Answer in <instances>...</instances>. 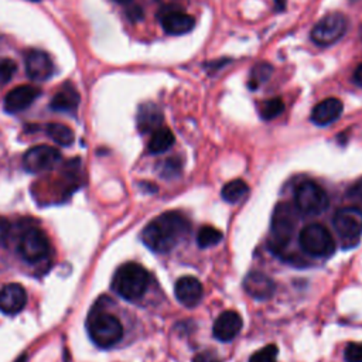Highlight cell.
I'll return each instance as SVG.
<instances>
[{"label":"cell","instance_id":"obj_1","mask_svg":"<svg viewBox=\"0 0 362 362\" xmlns=\"http://www.w3.org/2000/svg\"><path fill=\"white\" fill-rule=\"evenodd\" d=\"M189 221L182 212L168 211L144 226L141 240L150 250L156 253H167L189 233Z\"/></svg>","mask_w":362,"mask_h":362},{"label":"cell","instance_id":"obj_2","mask_svg":"<svg viewBox=\"0 0 362 362\" xmlns=\"http://www.w3.org/2000/svg\"><path fill=\"white\" fill-rule=\"evenodd\" d=\"M148 272L134 262H127L117 267L113 274L112 288L122 298L127 301H136L141 298L148 287Z\"/></svg>","mask_w":362,"mask_h":362},{"label":"cell","instance_id":"obj_3","mask_svg":"<svg viewBox=\"0 0 362 362\" xmlns=\"http://www.w3.org/2000/svg\"><path fill=\"white\" fill-rule=\"evenodd\" d=\"M86 327L92 342L100 348H110L123 337V325L119 318L103 310L92 311L88 317Z\"/></svg>","mask_w":362,"mask_h":362},{"label":"cell","instance_id":"obj_4","mask_svg":"<svg viewBox=\"0 0 362 362\" xmlns=\"http://www.w3.org/2000/svg\"><path fill=\"white\" fill-rule=\"evenodd\" d=\"M297 209L290 202H279L272 215L270 225V247L280 252L290 242L297 222Z\"/></svg>","mask_w":362,"mask_h":362},{"label":"cell","instance_id":"obj_5","mask_svg":"<svg viewBox=\"0 0 362 362\" xmlns=\"http://www.w3.org/2000/svg\"><path fill=\"white\" fill-rule=\"evenodd\" d=\"M327 192L314 181H303L294 191V206L305 216H317L328 208Z\"/></svg>","mask_w":362,"mask_h":362},{"label":"cell","instance_id":"obj_6","mask_svg":"<svg viewBox=\"0 0 362 362\" xmlns=\"http://www.w3.org/2000/svg\"><path fill=\"white\" fill-rule=\"evenodd\" d=\"M298 243L304 253L314 257H328L335 250L332 235L320 223L304 226L298 235Z\"/></svg>","mask_w":362,"mask_h":362},{"label":"cell","instance_id":"obj_7","mask_svg":"<svg viewBox=\"0 0 362 362\" xmlns=\"http://www.w3.org/2000/svg\"><path fill=\"white\" fill-rule=\"evenodd\" d=\"M348 28V20L342 13L334 11L324 16L313 27L310 37L311 40L321 47H328L344 37Z\"/></svg>","mask_w":362,"mask_h":362},{"label":"cell","instance_id":"obj_8","mask_svg":"<svg viewBox=\"0 0 362 362\" xmlns=\"http://www.w3.org/2000/svg\"><path fill=\"white\" fill-rule=\"evenodd\" d=\"M332 225L341 238L344 247L348 243L355 245L362 235V209L358 206L338 209L332 218Z\"/></svg>","mask_w":362,"mask_h":362},{"label":"cell","instance_id":"obj_9","mask_svg":"<svg viewBox=\"0 0 362 362\" xmlns=\"http://www.w3.org/2000/svg\"><path fill=\"white\" fill-rule=\"evenodd\" d=\"M49 240L47 235L38 228H30L21 236L18 250L23 259L28 263L44 260L49 255Z\"/></svg>","mask_w":362,"mask_h":362},{"label":"cell","instance_id":"obj_10","mask_svg":"<svg viewBox=\"0 0 362 362\" xmlns=\"http://www.w3.org/2000/svg\"><path fill=\"white\" fill-rule=\"evenodd\" d=\"M61 160V153L51 146L40 144L28 148L23 157V167L25 171L38 174L52 170Z\"/></svg>","mask_w":362,"mask_h":362},{"label":"cell","instance_id":"obj_11","mask_svg":"<svg viewBox=\"0 0 362 362\" xmlns=\"http://www.w3.org/2000/svg\"><path fill=\"white\" fill-rule=\"evenodd\" d=\"M25 72L33 81H48L54 74L52 59L41 49H30L25 54Z\"/></svg>","mask_w":362,"mask_h":362},{"label":"cell","instance_id":"obj_12","mask_svg":"<svg viewBox=\"0 0 362 362\" xmlns=\"http://www.w3.org/2000/svg\"><path fill=\"white\" fill-rule=\"evenodd\" d=\"M163 30L170 35H182L195 27V18L178 8L164 10L158 16Z\"/></svg>","mask_w":362,"mask_h":362},{"label":"cell","instance_id":"obj_13","mask_svg":"<svg viewBox=\"0 0 362 362\" xmlns=\"http://www.w3.org/2000/svg\"><path fill=\"white\" fill-rule=\"evenodd\" d=\"M243 290L255 300L264 301L273 297L276 291V284L266 273L255 270L246 274L243 279Z\"/></svg>","mask_w":362,"mask_h":362},{"label":"cell","instance_id":"obj_14","mask_svg":"<svg viewBox=\"0 0 362 362\" xmlns=\"http://www.w3.org/2000/svg\"><path fill=\"white\" fill-rule=\"evenodd\" d=\"M41 90L33 85H20L13 88L4 98V110L7 113H18L25 110L40 96Z\"/></svg>","mask_w":362,"mask_h":362},{"label":"cell","instance_id":"obj_15","mask_svg":"<svg viewBox=\"0 0 362 362\" xmlns=\"http://www.w3.org/2000/svg\"><path fill=\"white\" fill-rule=\"evenodd\" d=\"M27 304V291L18 283H8L0 288V311L7 315L18 314Z\"/></svg>","mask_w":362,"mask_h":362},{"label":"cell","instance_id":"obj_16","mask_svg":"<svg viewBox=\"0 0 362 362\" xmlns=\"http://www.w3.org/2000/svg\"><path fill=\"white\" fill-rule=\"evenodd\" d=\"M175 298L185 307H195L204 294L201 281L194 276H182L174 286Z\"/></svg>","mask_w":362,"mask_h":362},{"label":"cell","instance_id":"obj_17","mask_svg":"<svg viewBox=\"0 0 362 362\" xmlns=\"http://www.w3.org/2000/svg\"><path fill=\"white\" fill-rule=\"evenodd\" d=\"M242 325H243L242 317L236 311L226 310L215 320L212 332L218 341L229 342L240 332Z\"/></svg>","mask_w":362,"mask_h":362},{"label":"cell","instance_id":"obj_18","mask_svg":"<svg viewBox=\"0 0 362 362\" xmlns=\"http://www.w3.org/2000/svg\"><path fill=\"white\" fill-rule=\"evenodd\" d=\"M342 113V102L337 98H327L318 102L311 110V122L315 126H328Z\"/></svg>","mask_w":362,"mask_h":362},{"label":"cell","instance_id":"obj_19","mask_svg":"<svg viewBox=\"0 0 362 362\" xmlns=\"http://www.w3.org/2000/svg\"><path fill=\"white\" fill-rule=\"evenodd\" d=\"M79 100H81V96H79L76 88L71 82H66L52 96V99L49 102V107L55 112L75 113L78 109Z\"/></svg>","mask_w":362,"mask_h":362},{"label":"cell","instance_id":"obj_20","mask_svg":"<svg viewBox=\"0 0 362 362\" xmlns=\"http://www.w3.org/2000/svg\"><path fill=\"white\" fill-rule=\"evenodd\" d=\"M163 115L154 103H144L137 112V127L141 133L154 132L161 127Z\"/></svg>","mask_w":362,"mask_h":362},{"label":"cell","instance_id":"obj_21","mask_svg":"<svg viewBox=\"0 0 362 362\" xmlns=\"http://www.w3.org/2000/svg\"><path fill=\"white\" fill-rule=\"evenodd\" d=\"M174 134L167 127H158L153 132L148 141V151L151 154H160L167 151L174 144Z\"/></svg>","mask_w":362,"mask_h":362},{"label":"cell","instance_id":"obj_22","mask_svg":"<svg viewBox=\"0 0 362 362\" xmlns=\"http://www.w3.org/2000/svg\"><path fill=\"white\" fill-rule=\"evenodd\" d=\"M249 194V187L243 180H233L223 185L221 195L229 204L240 202Z\"/></svg>","mask_w":362,"mask_h":362},{"label":"cell","instance_id":"obj_23","mask_svg":"<svg viewBox=\"0 0 362 362\" xmlns=\"http://www.w3.org/2000/svg\"><path fill=\"white\" fill-rule=\"evenodd\" d=\"M45 132L51 140L59 146H71L75 140V134L71 127L62 123H48Z\"/></svg>","mask_w":362,"mask_h":362},{"label":"cell","instance_id":"obj_24","mask_svg":"<svg viewBox=\"0 0 362 362\" xmlns=\"http://www.w3.org/2000/svg\"><path fill=\"white\" fill-rule=\"evenodd\" d=\"M272 74H273V66L269 62H259V64L253 65L252 71H250V75H249L247 86L252 90L260 88L264 82L269 81Z\"/></svg>","mask_w":362,"mask_h":362},{"label":"cell","instance_id":"obj_25","mask_svg":"<svg viewBox=\"0 0 362 362\" xmlns=\"http://www.w3.org/2000/svg\"><path fill=\"white\" fill-rule=\"evenodd\" d=\"M222 238H223V235L219 229H216L214 226H209V225H205L198 230L197 243L201 249H206V247L218 245L222 240Z\"/></svg>","mask_w":362,"mask_h":362},{"label":"cell","instance_id":"obj_26","mask_svg":"<svg viewBox=\"0 0 362 362\" xmlns=\"http://www.w3.org/2000/svg\"><path fill=\"white\" fill-rule=\"evenodd\" d=\"M284 110V103L281 98H272L262 103L260 106V116L264 120H272L281 115Z\"/></svg>","mask_w":362,"mask_h":362},{"label":"cell","instance_id":"obj_27","mask_svg":"<svg viewBox=\"0 0 362 362\" xmlns=\"http://www.w3.org/2000/svg\"><path fill=\"white\" fill-rule=\"evenodd\" d=\"M277 346L274 344L266 345L250 355L249 362H277Z\"/></svg>","mask_w":362,"mask_h":362},{"label":"cell","instance_id":"obj_28","mask_svg":"<svg viewBox=\"0 0 362 362\" xmlns=\"http://www.w3.org/2000/svg\"><path fill=\"white\" fill-rule=\"evenodd\" d=\"M17 71V65L10 58H0V85L7 83Z\"/></svg>","mask_w":362,"mask_h":362},{"label":"cell","instance_id":"obj_29","mask_svg":"<svg viewBox=\"0 0 362 362\" xmlns=\"http://www.w3.org/2000/svg\"><path fill=\"white\" fill-rule=\"evenodd\" d=\"M346 362H362V342H351L344 351Z\"/></svg>","mask_w":362,"mask_h":362},{"label":"cell","instance_id":"obj_30","mask_svg":"<svg viewBox=\"0 0 362 362\" xmlns=\"http://www.w3.org/2000/svg\"><path fill=\"white\" fill-rule=\"evenodd\" d=\"M180 170H181V163L177 158H170L163 163L161 175L163 177H174L180 173Z\"/></svg>","mask_w":362,"mask_h":362},{"label":"cell","instance_id":"obj_31","mask_svg":"<svg viewBox=\"0 0 362 362\" xmlns=\"http://www.w3.org/2000/svg\"><path fill=\"white\" fill-rule=\"evenodd\" d=\"M346 197L351 199V201H355L358 204H362V177L358 178L348 189L346 192Z\"/></svg>","mask_w":362,"mask_h":362},{"label":"cell","instance_id":"obj_32","mask_svg":"<svg viewBox=\"0 0 362 362\" xmlns=\"http://www.w3.org/2000/svg\"><path fill=\"white\" fill-rule=\"evenodd\" d=\"M192 362H221V361L216 356V354H214L212 351H204V352L197 354L192 358Z\"/></svg>","mask_w":362,"mask_h":362},{"label":"cell","instance_id":"obj_33","mask_svg":"<svg viewBox=\"0 0 362 362\" xmlns=\"http://www.w3.org/2000/svg\"><path fill=\"white\" fill-rule=\"evenodd\" d=\"M352 79H354V82H355L358 86H361V88H362V62L356 66V69H355V72H354Z\"/></svg>","mask_w":362,"mask_h":362},{"label":"cell","instance_id":"obj_34","mask_svg":"<svg viewBox=\"0 0 362 362\" xmlns=\"http://www.w3.org/2000/svg\"><path fill=\"white\" fill-rule=\"evenodd\" d=\"M6 233H7V225L3 219H0V242L4 239Z\"/></svg>","mask_w":362,"mask_h":362},{"label":"cell","instance_id":"obj_35","mask_svg":"<svg viewBox=\"0 0 362 362\" xmlns=\"http://www.w3.org/2000/svg\"><path fill=\"white\" fill-rule=\"evenodd\" d=\"M16 362H27V355L24 354V355H21Z\"/></svg>","mask_w":362,"mask_h":362},{"label":"cell","instance_id":"obj_36","mask_svg":"<svg viewBox=\"0 0 362 362\" xmlns=\"http://www.w3.org/2000/svg\"><path fill=\"white\" fill-rule=\"evenodd\" d=\"M116 3H120V4H124V3H129L130 0H115Z\"/></svg>","mask_w":362,"mask_h":362},{"label":"cell","instance_id":"obj_37","mask_svg":"<svg viewBox=\"0 0 362 362\" xmlns=\"http://www.w3.org/2000/svg\"><path fill=\"white\" fill-rule=\"evenodd\" d=\"M30 1H38V0H30Z\"/></svg>","mask_w":362,"mask_h":362},{"label":"cell","instance_id":"obj_38","mask_svg":"<svg viewBox=\"0 0 362 362\" xmlns=\"http://www.w3.org/2000/svg\"><path fill=\"white\" fill-rule=\"evenodd\" d=\"M351 1H358V0H351Z\"/></svg>","mask_w":362,"mask_h":362}]
</instances>
